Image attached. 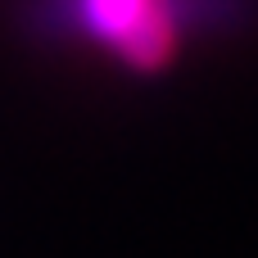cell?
<instances>
[{
  "label": "cell",
  "mask_w": 258,
  "mask_h": 258,
  "mask_svg": "<svg viewBox=\"0 0 258 258\" xmlns=\"http://www.w3.org/2000/svg\"><path fill=\"white\" fill-rule=\"evenodd\" d=\"M91 41L109 45L132 68H163L177 50V0H73Z\"/></svg>",
  "instance_id": "obj_1"
}]
</instances>
